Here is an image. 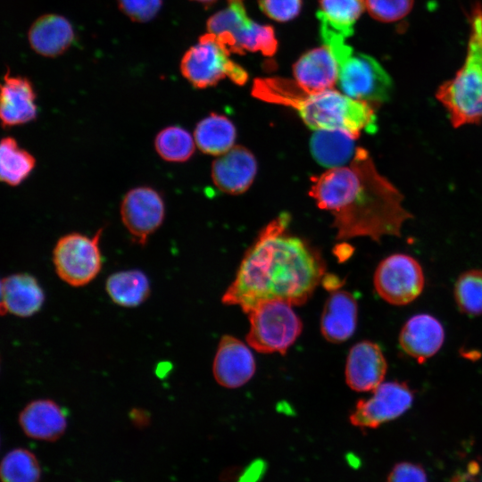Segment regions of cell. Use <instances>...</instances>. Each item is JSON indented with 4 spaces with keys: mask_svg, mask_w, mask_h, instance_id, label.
<instances>
[{
    "mask_svg": "<svg viewBox=\"0 0 482 482\" xmlns=\"http://www.w3.org/2000/svg\"><path fill=\"white\" fill-rule=\"evenodd\" d=\"M236 135V128L227 117L212 113L197 123L194 138L203 153L221 155L234 146Z\"/></svg>",
    "mask_w": 482,
    "mask_h": 482,
    "instance_id": "d4e9b609",
    "label": "cell"
},
{
    "mask_svg": "<svg viewBox=\"0 0 482 482\" xmlns=\"http://www.w3.org/2000/svg\"><path fill=\"white\" fill-rule=\"evenodd\" d=\"M36 93L28 79L6 72L1 86L0 117L4 128L22 125L37 115Z\"/></svg>",
    "mask_w": 482,
    "mask_h": 482,
    "instance_id": "d6986e66",
    "label": "cell"
},
{
    "mask_svg": "<svg viewBox=\"0 0 482 482\" xmlns=\"http://www.w3.org/2000/svg\"><path fill=\"white\" fill-rule=\"evenodd\" d=\"M309 194L320 209L329 211L338 239L384 236L401 237L412 218L403 195L381 175L369 152L357 147L349 165L328 169L313 178Z\"/></svg>",
    "mask_w": 482,
    "mask_h": 482,
    "instance_id": "7a4b0ae2",
    "label": "cell"
},
{
    "mask_svg": "<svg viewBox=\"0 0 482 482\" xmlns=\"http://www.w3.org/2000/svg\"><path fill=\"white\" fill-rule=\"evenodd\" d=\"M358 306L353 295L345 290H335L327 299L320 318L323 337L334 344L350 338L355 331Z\"/></svg>",
    "mask_w": 482,
    "mask_h": 482,
    "instance_id": "ffe728a7",
    "label": "cell"
},
{
    "mask_svg": "<svg viewBox=\"0 0 482 482\" xmlns=\"http://www.w3.org/2000/svg\"><path fill=\"white\" fill-rule=\"evenodd\" d=\"M118 3L125 14L139 22L152 20L162 6V0H118Z\"/></svg>",
    "mask_w": 482,
    "mask_h": 482,
    "instance_id": "d6a6232c",
    "label": "cell"
},
{
    "mask_svg": "<svg viewBox=\"0 0 482 482\" xmlns=\"http://www.w3.org/2000/svg\"><path fill=\"white\" fill-rule=\"evenodd\" d=\"M444 340L443 325L436 318L426 313L410 318L399 335L402 350L419 363H423L435 355L443 345Z\"/></svg>",
    "mask_w": 482,
    "mask_h": 482,
    "instance_id": "2e32d148",
    "label": "cell"
},
{
    "mask_svg": "<svg viewBox=\"0 0 482 482\" xmlns=\"http://www.w3.org/2000/svg\"><path fill=\"white\" fill-rule=\"evenodd\" d=\"M386 370L387 363L381 348L371 341H361L348 353L345 381L354 391H373L383 383Z\"/></svg>",
    "mask_w": 482,
    "mask_h": 482,
    "instance_id": "5bb4252c",
    "label": "cell"
},
{
    "mask_svg": "<svg viewBox=\"0 0 482 482\" xmlns=\"http://www.w3.org/2000/svg\"><path fill=\"white\" fill-rule=\"evenodd\" d=\"M103 229L90 237L80 233H70L56 242L53 250V263L58 277L71 287L90 283L102 269L99 247Z\"/></svg>",
    "mask_w": 482,
    "mask_h": 482,
    "instance_id": "9c48e42d",
    "label": "cell"
},
{
    "mask_svg": "<svg viewBox=\"0 0 482 482\" xmlns=\"http://www.w3.org/2000/svg\"><path fill=\"white\" fill-rule=\"evenodd\" d=\"M386 482H428V477L421 466L400 462L393 468Z\"/></svg>",
    "mask_w": 482,
    "mask_h": 482,
    "instance_id": "836d02e7",
    "label": "cell"
},
{
    "mask_svg": "<svg viewBox=\"0 0 482 482\" xmlns=\"http://www.w3.org/2000/svg\"><path fill=\"white\" fill-rule=\"evenodd\" d=\"M250 328L247 344L262 353L285 354L303 330V323L292 308L283 301H267L248 313Z\"/></svg>",
    "mask_w": 482,
    "mask_h": 482,
    "instance_id": "52a82bcc",
    "label": "cell"
},
{
    "mask_svg": "<svg viewBox=\"0 0 482 482\" xmlns=\"http://www.w3.org/2000/svg\"><path fill=\"white\" fill-rule=\"evenodd\" d=\"M0 476L2 482H39L41 469L33 453L15 448L3 458Z\"/></svg>",
    "mask_w": 482,
    "mask_h": 482,
    "instance_id": "83f0119b",
    "label": "cell"
},
{
    "mask_svg": "<svg viewBox=\"0 0 482 482\" xmlns=\"http://www.w3.org/2000/svg\"><path fill=\"white\" fill-rule=\"evenodd\" d=\"M288 214L273 220L245 254L221 300L248 313L267 301L304 303L321 283L325 265L301 238L286 233Z\"/></svg>",
    "mask_w": 482,
    "mask_h": 482,
    "instance_id": "6da1fadb",
    "label": "cell"
},
{
    "mask_svg": "<svg viewBox=\"0 0 482 482\" xmlns=\"http://www.w3.org/2000/svg\"><path fill=\"white\" fill-rule=\"evenodd\" d=\"M129 417L137 427H145L150 421L149 413L141 409H133L129 413Z\"/></svg>",
    "mask_w": 482,
    "mask_h": 482,
    "instance_id": "e575fe53",
    "label": "cell"
},
{
    "mask_svg": "<svg viewBox=\"0 0 482 482\" xmlns=\"http://www.w3.org/2000/svg\"><path fill=\"white\" fill-rule=\"evenodd\" d=\"M262 11L277 21H287L298 15L301 0H258Z\"/></svg>",
    "mask_w": 482,
    "mask_h": 482,
    "instance_id": "1f68e13d",
    "label": "cell"
},
{
    "mask_svg": "<svg viewBox=\"0 0 482 482\" xmlns=\"http://www.w3.org/2000/svg\"><path fill=\"white\" fill-rule=\"evenodd\" d=\"M229 54L213 34L207 32L184 54L181 73L197 88L214 86L225 78L242 86L247 81L248 74L229 58Z\"/></svg>",
    "mask_w": 482,
    "mask_h": 482,
    "instance_id": "ba28073f",
    "label": "cell"
},
{
    "mask_svg": "<svg viewBox=\"0 0 482 482\" xmlns=\"http://www.w3.org/2000/svg\"><path fill=\"white\" fill-rule=\"evenodd\" d=\"M193 1H196L204 4H209L214 3L217 0H193Z\"/></svg>",
    "mask_w": 482,
    "mask_h": 482,
    "instance_id": "d590c367",
    "label": "cell"
},
{
    "mask_svg": "<svg viewBox=\"0 0 482 482\" xmlns=\"http://www.w3.org/2000/svg\"><path fill=\"white\" fill-rule=\"evenodd\" d=\"M451 124L460 128L482 121V6L473 8L470 34L463 65L436 90Z\"/></svg>",
    "mask_w": 482,
    "mask_h": 482,
    "instance_id": "5b68a950",
    "label": "cell"
},
{
    "mask_svg": "<svg viewBox=\"0 0 482 482\" xmlns=\"http://www.w3.org/2000/svg\"><path fill=\"white\" fill-rule=\"evenodd\" d=\"M453 295L462 313L482 315V270H470L461 273L455 282Z\"/></svg>",
    "mask_w": 482,
    "mask_h": 482,
    "instance_id": "f546056e",
    "label": "cell"
},
{
    "mask_svg": "<svg viewBox=\"0 0 482 482\" xmlns=\"http://www.w3.org/2000/svg\"><path fill=\"white\" fill-rule=\"evenodd\" d=\"M164 215L163 199L150 187H134L121 201V220L136 244L144 245L162 225Z\"/></svg>",
    "mask_w": 482,
    "mask_h": 482,
    "instance_id": "7c38bea8",
    "label": "cell"
},
{
    "mask_svg": "<svg viewBox=\"0 0 482 482\" xmlns=\"http://www.w3.org/2000/svg\"><path fill=\"white\" fill-rule=\"evenodd\" d=\"M295 81L311 92L333 89L337 84V63L326 46L312 49L293 66Z\"/></svg>",
    "mask_w": 482,
    "mask_h": 482,
    "instance_id": "44dd1931",
    "label": "cell"
},
{
    "mask_svg": "<svg viewBox=\"0 0 482 482\" xmlns=\"http://www.w3.org/2000/svg\"><path fill=\"white\" fill-rule=\"evenodd\" d=\"M35 157L20 147L15 138L5 137L0 146V179L9 186H18L31 173Z\"/></svg>",
    "mask_w": 482,
    "mask_h": 482,
    "instance_id": "484cf974",
    "label": "cell"
},
{
    "mask_svg": "<svg viewBox=\"0 0 482 482\" xmlns=\"http://www.w3.org/2000/svg\"><path fill=\"white\" fill-rule=\"evenodd\" d=\"M257 172L254 155L245 147L234 145L220 155L212 166V179L222 192L238 195L252 185Z\"/></svg>",
    "mask_w": 482,
    "mask_h": 482,
    "instance_id": "9a60e30c",
    "label": "cell"
},
{
    "mask_svg": "<svg viewBox=\"0 0 482 482\" xmlns=\"http://www.w3.org/2000/svg\"><path fill=\"white\" fill-rule=\"evenodd\" d=\"M252 94L256 98L295 109L312 129L343 130L357 139L362 131L376 130L373 104L356 100L337 90L311 92L295 80L265 78L254 80Z\"/></svg>",
    "mask_w": 482,
    "mask_h": 482,
    "instance_id": "3957f363",
    "label": "cell"
},
{
    "mask_svg": "<svg viewBox=\"0 0 482 482\" xmlns=\"http://www.w3.org/2000/svg\"><path fill=\"white\" fill-rule=\"evenodd\" d=\"M320 37L338 68L337 86L341 92L356 100L379 104L387 101L393 90V80L373 57L354 54L344 32L332 27L318 14Z\"/></svg>",
    "mask_w": 482,
    "mask_h": 482,
    "instance_id": "277c9868",
    "label": "cell"
},
{
    "mask_svg": "<svg viewBox=\"0 0 482 482\" xmlns=\"http://www.w3.org/2000/svg\"><path fill=\"white\" fill-rule=\"evenodd\" d=\"M373 283L383 300L394 305H405L421 294L425 278L415 258L405 253H394L379 262Z\"/></svg>",
    "mask_w": 482,
    "mask_h": 482,
    "instance_id": "30bf717a",
    "label": "cell"
},
{
    "mask_svg": "<svg viewBox=\"0 0 482 482\" xmlns=\"http://www.w3.org/2000/svg\"><path fill=\"white\" fill-rule=\"evenodd\" d=\"M45 302V293L37 279L29 273H15L1 280L2 315L27 318L37 313Z\"/></svg>",
    "mask_w": 482,
    "mask_h": 482,
    "instance_id": "e0dca14e",
    "label": "cell"
},
{
    "mask_svg": "<svg viewBox=\"0 0 482 482\" xmlns=\"http://www.w3.org/2000/svg\"><path fill=\"white\" fill-rule=\"evenodd\" d=\"M414 0H365L366 8L375 20L394 22L405 17L412 9Z\"/></svg>",
    "mask_w": 482,
    "mask_h": 482,
    "instance_id": "4dcf8cb0",
    "label": "cell"
},
{
    "mask_svg": "<svg viewBox=\"0 0 482 482\" xmlns=\"http://www.w3.org/2000/svg\"><path fill=\"white\" fill-rule=\"evenodd\" d=\"M255 361L250 348L238 338L223 336L212 364L217 383L227 388L246 384L255 372Z\"/></svg>",
    "mask_w": 482,
    "mask_h": 482,
    "instance_id": "4fadbf2b",
    "label": "cell"
},
{
    "mask_svg": "<svg viewBox=\"0 0 482 482\" xmlns=\"http://www.w3.org/2000/svg\"><path fill=\"white\" fill-rule=\"evenodd\" d=\"M207 30L213 34L229 53L261 52L271 56L278 42L270 26L252 21L243 0H228V5L207 21Z\"/></svg>",
    "mask_w": 482,
    "mask_h": 482,
    "instance_id": "8992f818",
    "label": "cell"
},
{
    "mask_svg": "<svg viewBox=\"0 0 482 482\" xmlns=\"http://www.w3.org/2000/svg\"><path fill=\"white\" fill-rule=\"evenodd\" d=\"M18 420L27 436L46 442L58 440L67 428L64 411L50 399L31 401L21 410Z\"/></svg>",
    "mask_w": 482,
    "mask_h": 482,
    "instance_id": "ac0fdd59",
    "label": "cell"
},
{
    "mask_svg": "<svg viewBox=\"0 0 482 482\" xmlns=\"http://www.w3.org/2000/svg\"><path fill=\"white\" fill-rule=\"evenodd\" d=\"M365 8V0H320V10L317 12L332 27L350 37Z\"/></svg>",
    "mask_w": 482,
    "mask_h": 482,
    "instance_id": "f1b7e54d",
    "label": "cell"
},
{
    "mask_svg": "<svg viewBox=\"0 0 482 482\" xmlns=\"http://www.w3.org/2000/svg\"><path fill=\"white\" fill-rule=\"evenodd\" d=\"M355 138L338 129L314 130L310 150L314 160L328 169L345 166L356 152Z\"/></svg>",
    "mask_w": 482,
    "mask_h": 482,
    "instance_id": "603a6c76",
    "label": "cell"
},
{
    "mask_svg": "<svg viewBox=\"0 0 482 482\" xmlns=\"http://www.w3.org/2000/svg\"><path fill=\"white\" fill-rule=\"evenodd\" d=\"M105 290L115 304L131 308L142 304L148 298L151 287L143 271L129 270L111 274L106 279Z\"/></svg>",
    "mask_w": 482,
    "mask_h": 482,
    "instance_id": "cb8c5ba5",
    "label": "cell"
},
{
    "mask_svg": "<svg viewBox=\"0 0 482 482\" xmlns=\"http://www.w3.org/2000/svg\"><path fill=\"white\" fill-rule=\"evenodd\" d=\"M195 138L179 126L166 127L154 138V147L159 156L171 162L187 161L195 152Z\"/></svg>",
    "mask_w": 482,
    "mask_h": 482,
    "instance_id": "4316f807",
    "label": "cell"
},
{
    "mask_svg": "<svg viewBox=\"0 0 482 482\" xmlns=\"http://www.w3.org/2000/svg\"><path fill=\"white\" fill-rule=\"evenodd\" d=\"M73 37V29L69 21L56 14L41 16L29 31L31 47L44 56H55L63 53L71 46Z\"/></svg>",
    "mask_w": 482,
    "mask_h": 482,
    "instance_id": "7402d4cb",
    "label": "cell"
},
{
    "mask_svg": "<svg viewBox=\"0 0 482 482\" xmlns=\"http://www.w3.org/2000/svg\"><path fill=\"white\" fill-rule=\"evenodd\" d=\"M413 393L407 384L381 383L373 395L359 400L350 414V422L361 428H375L403 414L412 404Z\"/></svg>",
    "mask_w": 482,
    "mask_h": 482,
    "instance_id": "8fae6325",
    "label": "cell"
}]
</instances>
